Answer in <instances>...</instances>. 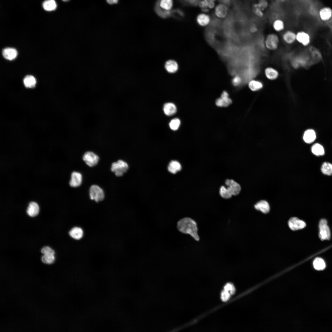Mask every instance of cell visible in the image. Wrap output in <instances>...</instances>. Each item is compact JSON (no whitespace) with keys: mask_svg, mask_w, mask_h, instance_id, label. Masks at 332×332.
<instances>
[{"mask_svg":"<svg viewBox=\"0 0 332 332\" xmlns=\"http://www.w3.org/2000/svg\"><path fill=\"white\" fill-rule=\"evenodd\" d=\"M177 227L178 230L181 233L189 235L196 241L200 240L197 223L191 218L185 217L180 219L177 223Z\"/></svg>","mask_w":332,"mask_h":332,"instance_id":"1","label":"cell"},{"mask_svg":"<svg viewBox=\"0 0 332 332\" xmlns=\"http://www.w3.org/2000/svg\"><path fill=\"white\" fill-rule=\"evenodd\" d=\"M279 42V38L278 34L275 33H271L267 35L264 44L267 49L274 51L278 48Z\"/></svg>","mask_w":332,"mask_h":332,"instance_id":"2","label":"cell"},{"mask_svg":"<svg viewBox=\"0 0 332 332\" xmlns=\"http://www.w3.org/2000/svg\"><path fill=\"white\" fill-rule=\"evenodd\" d=\"M128 168L127 163L122 160H119L112 164L111 170L117 177L122 176L127 172Z\"/></svg>","mask_w":332,"mask_h":332,"instance_id":"3","label":"cell"},{"mask_svg":"<svg viewBox=\"0 0 332 332\" xmlns=\"http://www.w3.org/2000/svg\"><path fill=\"white\" fill-rule=\"evenodd\" d=\"M89 195L91 200L98 202L104 200L105 194L103 189L97 185H93L90 187Z\"/></svg>","mask_w":332,"mask_h":332,"instance_id":"4","label":"cell"},{"mask_svg":"<svg viewBox=\"0 0 332 332\" xmlns=\"http://www.w3.org/2000/svg\"><path fill=\"white\" fill-rule=\"evenodd\" d=\"M319 237L322 240H328L330 236V231L327 224L326 220L321 219L319 223Z\"/></svg>","mask_w":332,"mask_h":332,"instance_id":"5","label":"cell"},{"mask_svg":"<svg viewBox=\"0 0 332 332\" xmlns=\"http://www.w3.org/2000/svg\"><path fill=\"white\" fill-rule=\"evenodd\" d=\"M82 158L86 164L90 167H94L98 163L99 158L94 152L88 151L83 155Z\"/></svg>","mask_w":332,"mask_h":332,"instance_id":"6","label":"cell"},{"mask_svg":"<svg viewBox=\"0 0 332 332\" xmlns=\"http://www.w3.org/2000/svg\"><path fill=\"white\" fill-rule=\"evenodd\" d=\"M265 77L270 81H275L278 78L279 73L276 68L271 66L266 67L264 70Z\"/></svg>","mask_w":332,"mask_h":332,"instance_id":"7","label":"cell"},{"mask_svg":"<svg viewBox=\"0 0 332 332\" xmlns=\"http://www.w3.org/2000/svg\"><path fill=\"white\" fill-rule=\"evenodd\" d=\"M225 183L227 186V188L232 196L239 194L241 191V187L238 183L231 179L227 180Z\"/></svg>","mask_w":332,"mask_h":332,"instance_id":"8","label":"cell"},{"mask_svg":"<svg viewBox=\"0 0 332 332\" xmlns=\"http://www.w3.org/2000/svg\"><path fill=\"white\" fill-rule=\"evenodd\" d=\"M288 225L293 230H296L304 228L306 226L304 222L296 217H292L288 221Z\"/></svg>","mask_w":332,"mask_h":332,"instance_id":"9","label":"cell"},{"mask_svg":"<svg viewBox=\"0 0 332 332\" xmlns=\"http://www.w3.org/2000/svg\"><path fill=\"white\" fill-rule=\"evenodd\" d=\"M282 38L286 44H293L296 41V33L292 30H287L283 33Z\"/></svg>","mask_w":332,"mask_h":332,"instance_id":"10","label":"cell"},{"mask_svg":"<svg viewBox=\"0 0 332 332\" xmlns=\"http://www.w3.org/2000/svg\"><path fill=\"white\" fill-rule=\"evenodd\" d=\"M228 8L226 5L220 3L215 7L214 14L217 17L223 18L226 17L228 13Z\"/></svg>","mask_w":332,"mask_h":332,"instance_id":"11","label":"cell"},{"mask_svg":"<svg viewBox=\"0 0 332 332\" xmlns=\"http://www.w3.org/2000/svg\"><path fill=\"white\" fill-rule=\"evenodd\" d=\"M196 21L197 24L200 26L205 27L210 24L211 18L207 13L202 12L197 16Z\"/></svg>","mask_w":332,"mask_h":332,"instance_id":"12","label":"cell"},{"mask_svg":"<svg viewBox=\"0 0 332 332\" xmlns=\"http://www.w3.org/2000/svg\"><path fill=\"white\" fill-rule=\"evenodd\" d=\"M82 182L81 174L77 172H73L71 173V178L69 182L70 186L73 188L78 187L81 185Z\"/></svg>","mask_w":332,"mask_h":332,"instance_id":"13","label":"cell"},{"mask_svg":"<svg viewBox=\"0 0 332 332\" xmlns=\"http://www.w3.org/2000/svg\"><path fill=\"white\" fill-rule=\"evenodd\" d=\"M296 34V41L304 46L309 44L310 38L309 35L307 33L301 31L298 32Z\"/></svg>","mask_w":332,"mask_h":332,"instance_id":"14","label":"cell"},{"mask_svg":"<svg viewBox=\"0 0 332 332\" xmlns=\"http://www.w3.org/2000/svg\"><path fill=\"white\" fill-rule=\"evenodd\" d=\"M2 53L3 56L6 59L10 60L15 58L17 55V50L12 48H6L3 49Z\"/></svg>","mask_w":332,"mask_h":332,"instance_id":"15","label":"cell"},{"mask_svg":"<svg viewBox=\"0 0 332 332\" xmlns=\"http://www.w3.org/2000/svg\"><path fill=\"white\" fill-rule=\"evenodd\" d=\"M69 234L72 238L78 240L81 239L83 237L84 232L82 229L80 227H75L70 230Z\"/></svg>","mask_w":332,"mask_h":332,"instance_id":"16","label":"cell"},{"mask_svg":"<svg viewBox=\"0 0 332 332\" xmlns=\"http://www.w3.org/2000/svg\"><path fill=\"white\" fill-rule=\"evenodd\" d=\"M39 211V208L38 204L34 202H31L29 204L26 212L30 216L34 217L38 215Z\"/></svg>","mask_w":332,"mask_h":332,"instance_id":"17","label":"cell"},{"mask_svg":"<svg viewBox=\"0 0 332 332\" xmlns=\"http://www.w3.org/2000/svg\"><path fill=\"white\" fill-rule=\"evenodd\" d=\"M272 27L275 32H281L283 31L285 29V23L282 19L280 18L276 19L273 21Z\"/></svg>","mask_w":332,"mask_h":332,"instance_id":"18","label":"cell"},{"mask_svg":"<svg viewBox=\"0 0 332 332\" xmlns=\"http://www.w3.org/2000/svg\"><path fill=\"white\" fill-rule=\"evenodd\" d=\"M248 86L249 88L253 91L259 90L263 87L262 82L259 80L255 79H252L248 82Z\"/></svg>","mask_w":332,"mask_h":332,"instance_id":"19","label":"cell"},{"mask_svg":"<svg viewBox=\"0 0 332 332\" xmlns=\"http://www.w3.org/2000/svg\"><path fill=\"white\" fill-rule=\"evenodd\" d=\"M316 138L315 132L312 129L306 130L303 135V140L307 143L310 144L313 142Z\"/></svg>","mask_w":332,"mask_h":332,"instance_id":"20","label":"cell"},{"mask_svg":"<svg viewBox=\"0 0 332 332\" xmlns=\"http://www.w3.org/2000/svg\"><path fill=\"white\" fill-rule=\"evenodd\" d=\"M320 18L322 20L326 21L330 19L332 17V10L328 7H324L321 9L319 12Z\"/></svg>","mask_w":332,"mask_h":332,"instance_id":"21","label":"cell"},{"mask_svg":"<svg viewBox=\"0 0 332 332\" xmlns=\"http://www.w3.org/2000/svg\"><path fill=\"white\" fill-rule=\"evenodd\" d=\"M163 110L165 114L168 116L174 115L177 111L176 105L172 103H167L164 104Z\"/></svg>","mask_w":332,"mask_h":332,"instance_id":"22","label":"cell"},{"mask_svg":"<svg viewBox=\"0 0 332 332\" xmlns=\"http://www.w3.org/2000/svg\"><path fill=\"white\" fill-rule=\"evenodd\" d=\"M255 208L264 213H268L270 210V206L268 202L265 200H261L255 205Z\"/></svg>","mask_w":332,"mask_h":332,"instance_id":"23","label":"cell"},{"mask_svg":"<svg viewBox=\"0 0 332 332\" xmlns=\"http://www.w3.org/2000/svg\"><path fill=\"white\" fill-rule=\"evenodd\" d=\"M168 168L170 172L173 174H175L181 169V166L178 161L172 160L170 162Z\"/></svg>","mask_w":332,"mask_h":332,"instance_id":"24","label":"cell"},{"mask_svg":"<svg viewBox=\"0 0 332 332\" xmlns=\"http://www.w3.org/2000/svg\"><path fill=\"white\" fill-rule=\"evenodd\" d=\"M311 151L314 155L317 156H322L325 154L323 147L318 143H316L313 145L311 148Z\"/></svg>","mask_w":332,"mask_h":332,"instance_id":"25","label":"cell"},{"mask_svg":"<svg viewBox=\"0 0 332 332\" xmlns=\"http://www.w3.org/2000/svg\"><path fill=\"white\" fill-rule=\"evenodd\" d=\"M165 67L166 70L170 73H174L178 69V65L175 61L170 60L167 61L165 64Z\"/></svg>","mask_w":332,"mask_h":332,"instance_id":"26","label":"cell"},{"mask_svg":"<svg viewBox=\"0 0 332 332\" xmlns=\"http://www.w3.org/2000/svg\"><path fill=\"white\" fill-rule=\"evenodd\" d=\"M42 6L45 10L51 11L56 9L57 5L54 0H46L43 2Z\"/></svg>","mask_w":332,"mask_h":332,"instance_id":"27","label":"cell"},{"mask_svg":"<svg viewBox=\"0 0 332 332\" xmlns=\"http://www.w3.org/2000/svg\"><path fill=\"white\" fill-rule=\"evenodd\" d=\"M23 82L26 87L32 88L35 86L36 80L34 77L32 75H29L26 76L24 78Z\"/></svg>","mask_w":332,"mask_h":332,"instance_id":"28","label":"cell"},{"mask_svg":"<svg viewBox=\"0 0 332 332\" xmlns=\"http://www.w3.org/2000/svg\"><path fill=\"white\" fill-rule=\"evenodd\" d=\"M313 264L314 268L318 270H323L326 267L325 263L324 260L319 257L316 258L314 259Z\"/></svg>","mask_w":332,"mask_h":332,"instance_id":"29","label":"cell"},{"mask_svg":"<svg viewBox=\"0 0 332 332\" xmlns=\"http://www.w3.org/2000/svg\"><path fill=\"white\" fill-rule=\"evenodd\" d=\"M322 172L324 175L330 176L332 175V164L331 163L324 162L321 167Z\"/></svg>","mask_w":332,"mask_h":332,"instance_id":"30","label":"cell"},{"mask_svg":"<svg viewBox=\"0 0 332 332\" xmlns=\"http://www.w3.org/2000/svg\"><path fill=\"white\" fill-rule=\"evenodd\" d=\"M159 5L161 8L165 10H169L172 6V0H161Z\"/></svg>","mask_w":332,"mask_h":332,"instance_id":"31","label":"cell"},{"mask_svg":"<svg viewBox=\"0 0 332 332\" xmlns=\"http://www.w3.org/2000/svg\"><path fill=\"white\" fill-rule=\"evenodd\" d=\"M219 194L222 198L225 199L230 198L232 196L227 188L224 186H222L220 187Z\"/></svg>","mask_w":332,"mask_h":332,"instance_id":"32","label":"cell"},{"mask_svg":"<svg viewBox=\"0 0 332 332\" xmlns=\"http://www.w3.org/2000/svg\"><path fill=\"white\" fill-rule=\"evenodd\" d=\"M156 12L160 17L163 18L168 17L171 15V12L169 10H164L160 6H157L156 9Z\"/></svg>","mask_w":332,"mask_h":332,"instance_id":"33","label":"cell"},{"mask_svg":"<svg viewBox=\"0 0 332 332\" xmlns=\"http://www.w3.org/2000/svg\"><path fill=\"white\" fill-rule=\"evenodd\" d=\"M55 260L54 255H43L42 257V262L45 264H51Z\"/></svg>","mask_w":332,"mask_h":332,"instance_id":"34","label":"cell"},{"mask_svg":"<svg viewBox=\"0 0 332 332\" xmlns=\"http://www.w3.org/2000/svg\"><path fill=\"white\" fill-rule=\"evenodd\" d=\"M221 98L224 103V107H227L231 103V100L229 97L228 93L226 91H224L223 92Z\"/></svg>","mask_w":332,"mask_h":332,"instance_id":"35","label":"cell"},{"mask_svg":"<svg viewBox=\"0 0 332 332\" xmlns=\"http://www.w3.org/2000/svg\"><path fill=\"white\" fill-rule=\"evenodd\" d=\"M180 124V120L177 118L172 119L169 123L170 128L172 130H176L179 128Z\"/></svg>","mask_w":332,"mask_h":332,"instance_id":"36","label":"cell"},{"mask_svg":"<svg viewBox=\"0 0 332 332\" xmlns=\"http://www.w3.org/2000/svg\"><path fill=\"white\" fill-rule=\"evenodd\" d=\"M41 252L43 255H54L55 254L54 251L48 246L43 247L41 250Z\"/></svg>","mask_w":332,"mask_h":332,"instance_id":"37","label":"cell"},{"mask_svg":"<svg viewBox=\"0 0 332 332\" xmlns=\"http://www.w3.org/2000/svg\"><path fill=\"white\" fill-rule=\"evenodd\" d=\"M243 80L241 77L239 75L235 76L232 80V83L234 86H238L240 85L242 82Z\"/></svg>","mask_w":332,"mask_h":332,"instance_id":"38","label":"cell"},{"mask_svg":"<svg viewBox=\"0 0 332 332\" xmlns=\"http://www.w3.org/2000/svg\"><path fill=\"white\" fill-rule=\"evenodd\" d=\"M224 290L229 292L231 294H233L235 291L234 285L231 283H228L224 287Z\"/></svg>","mask_w":332,"mask_h":332,"instance_id":"39","label":"cell"},{"mask_svg":"<svg viewBox=\"0 0 332 332\" xmlns=\"http://www.w3.org/2000/svg\"><path fill=\"white\" fill-rule=\"evenodd\" d=\"M230 295L231 294L229 292L224 290L221 293V298L222 300L224 302L227 301L229 298Z\"/></svg>","mask_w":332,"mask_h":332,"instance_id":"40","label":"cell"},{"mask_svg":"<svg viewBox=\"0 0 332 332\" xmlns=\"http://www.w3.org/2000/svg\"><path fill=\"white\" fill-rule=\"evenodd\" d=\"M209 2V1L208 0H200L198 5L201 9L206 8H208Z\"/></svg>","mask_w":332,"mask_h":332,"instance_id":"41","label":"cell"},{"mask_svg":"<svg viewBox=\"0 0 332 332\" xmlns=\"http://www.w3.org/2000/svg\"><path fill=\"white\" fill-rule=\"evenodd\" d=\"M185 2L190 5L195 6L198 5L200 0H182Z\"/></svg>","mask_w":332,"mask_h":332,"instance_id":"42","label":"cell"},{"mask_svg":"<svg viewBox=\"0 0 332 332\" xmlns=\"http://www.w3.org/2000/svg\"><path fill=\"white\" fill-rule=\"evenodd\" d=\"M216 104L217 106L219 107H224V104L223 101L220 97L216 101Z\"/></svg>","mask_w":332,"mask_h":332,"instance_id":"43","label":"cell"},{"mask_svg":"<svg viewBox=\"0 0 332 332\" xmlns=\"http://www.w3.org/2000/svg\"><path fill=\"white\" fill-rule=\"evenodd\" d=\"M215 2L209 1L208 7L209 9H212L215 7Z\"/></svg>","mask_w":332,"mask_h":332,"instance_id":"44","label":"cell"},{"mask_svg":"<svg viewBox=\"0 0 332 332\" xmlns=\"http://www.w3.org/2000/svg\"><path fill=\"white\" fill-rule=\"evenodd\" d=\"M118 0H106L107 2L109 4H113L117 3Z\"/></svg>","mask_w":332,"mask_h":332,"instance_id":"45","label":"cell"},{"mask_svg":"<svg viewBox=\"0 0 332 332\" xmlns=\"http://www.w3.org/2000/svg\"><path fill=\"white\" fill-rule=\"evenodd\" d=\"M201 10L203 12L207 13L209 12V9L208 8H206L202 9Z\"/></svg>","mask_w":332,"mask_h":332,"instance_id":"46","label":"cell"},{"mask_svg":"<svg viewBox=\"0 0 332 332\" xmlns=\"http://www.w3.org/2000/svg\"><path fill=\"white\" fill-rule=\"evenodd\" d=\"M62 0L63 1H64V2H67V1H69V0Z\"/></svg>","mask_w":332,"mask_h":332,"instance_id":"47","label":"cell"},{"mask_svg":"<svg viewBox=\"0 0 332 332\" xmlns=\"http://www.w3.org/2000/svg\"><path fill=\"white\" fill-rule=\"evenodd\" d=\"M208 0L209 1H212L215 2L216 0Z\"/></svg>","mask_w":332,"mask_h":332,"instance_id":"48","label":"cell"}]
</instances>
